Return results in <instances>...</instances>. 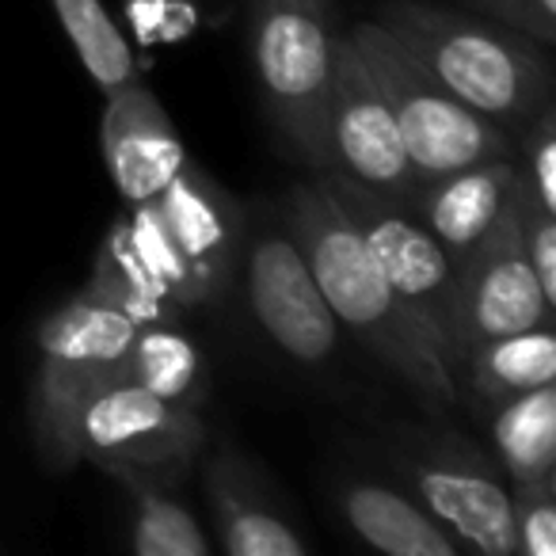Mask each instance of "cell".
Here are the masks:
<instances>
[{
    "label": "cell",
    "mask_w": 556,
    "mask_h": 556,
    "mask_svg": "<svg viewBox=\"0 0 556 556\" xmlns=\"http://www.w3.org/2000/svg\"><path fill=\"white\" fill-rule=\"evenodd\" d=\"M240 275L255 328L267 343L302 370H325L340 355V332L305 252L282 214L248 217L240 240Z\"/></svg>",
    "instance_id": "7"
},
{
    "label": "cell",
    "mask_w": 556,
    "mask_h": 556,
    "mask_svg": "<svg viewBox=\"0 0 556 556\" xmlns=\"http://www.w3.org/2000/svg\"><path fill=\"white\" fill-rule=\"evenodd\" d=\"M381 454L412 495L462 541L484 556H518L510 522V484L477 439L434 416L431 424H393Z\"/></svg>",
    "instance_id": "5"
},
{
    "label": "cell",
    "mask_w": 556,
    "mask_h": 556,
    "mask_svg": "<svg viewBox=\"0 0 556 556\" xmlns=\"http://www.w3.org/2000/svg\"><path fill=\"white\" fill-rule=\"evenodd\" d=\"M138 320L111 305L96 287L58 305L35 336V374L27 396V424L39 462L50 472L77 469L73 419L96 389L123 381V363Z\"/></svg>",
    "instance_id": "4"
},
{
    "label": "cell",
    "mask_w": 556,
    "mask_h": 556,
    "mask_svg": "<svg viewBox=\"0 0 556 556\" xmlns=\"http://www.w3.org/2000/svg\"><path fill=\"white\" fill-rule=\"evenodd\" d=\"M126 16L146 47H172L194 35L199 27V0H126Z\"/></svg>",
    "instance_id": "27"
},
{
    "label": "cell",
    "mask_w": 556,
    "mask_h": 556,
    "mask_svg": "<svg viewBox=\"0 0 556 556\" xmlns=\"http://www.w3.org/2000/svg\"><path fill=\"white\" fill-rule=\"evenodd\" d=\"M278 214L305 252L336 325L366 355L378 358L427 412H454L462 404V389L446 355L424 320L408 309V302L389 287L370 244L336 199L332 184L313 172V179L294 184L278 199Z\"/></svg>",
    "instance_id": "1"
},
{
    "label": "cell",
    "mask_w": 556,
    "mask_h": 556,
    "mask_svg": "<svg viewBox=\"0 0 556 556\" xmlns=\"http://www.w3.org/2000/svg\"><path fill=\"white\" fill-rule=\"evenodd\" d=\"M123 217H126V229H130V240H134V248H138L141 263H146L149 275L156 278V287L164 290V298H168L176 309L206 305L202 302V290H199V282H194L191 267L184 263L179 248L172 244L168 229H164L161 214H156V202L153 199L134 202L130 214H123Z\"/></svg>",
    "instance_id": "23"
},
{
    "label": "cell",
    "mask_w": 556,
    "mask_h": 556,
    "mask_svg": "<svg viewBox=\"0 0 556 556\" xmlns=\"http://www.w3.org/2000/svg\"><path fill=\"white\" fill-rule=\"evenodd\" d=\"M556 381V332L553 325L510 332L500 340H488L469 351V358L457 370L462 401L469 396L480 412L500 408L503 401L526 393L533 386Z\"/></svg>",
    "instance_id": "17"
},
{
    "label": "cell",
    "mask_w": 556,
    "mask_h": 556,
    "mask_svg": "<svg viewBox=\"0 0 556 556\" xmlns=\"http://www.w3.org/2000/svg\"><path fill=\"white\" fill-rule=\"evenodd\" d=\"M348 530L389 556H462L465 545L408 492L378 477H348L336 488Z\"/></svg>",
    "instance_id": "16"
},
{
    "label": "cell",
    "mask_w": 556,
    "mask_h": 556,
    "mask_svg": "<svg viewBox=\"0 0 556 556\" xmlns=\"http://www.w3.org/2000/svg\"><path fill=\"white\" fill-rule=\"evenodd\" d=\"M386 27L450 96L510 134L553 100V58L526 35L465 12L450 0H378Z\"/></svg>",
    "instance_id": "2"
},
{
    "label": "cell",
    "mask_w": 556,
    "mask_h": 556,
    "mask_svg": "<svg viewBox=\"0 0 556 556\" xmlns=\"http://www.w3.org/2000/svg\"><path fill=\"white\" fill-rule=\"evenodd\" d=\"M328 164L320 176H332L366 194L389 202H412L419 179L401 146V130L374 80L370 65L363 62L348 35H340L336 50L332 92H328L325 118Z\"/></svg>",
    "instance_id": "10"
},
{
    "label": "cell",
    "mask_w": 556,
    "mask_h": 556,
    "mask_svg": "<svg viewBox=\"0 0 556 556\" xmlns=\"http://www.w3.org/2000/svg\"><path fill=\"white\" fill-rule=\"evenodd\" d=\"M244 9L263 115L298 164L325 172V118L340 50L336 0H248Z\"/></svg>",
    "instance_id": "3"
},
{
    "label": "cell",
    "mask_w": 556,
    "mask_h": 556,
    "mask_svg": "<svg viewBox=\"0 0 556 556\" xmlns=\"http://www.w3.org/2000/svg\"><path fill=\"white\" fill-rule=\"evenodd\" d=\"M450 4L510 27L545 50L556 42V0H450Z\"/></svg>",
    "instance_id": "28"
},
{
    "label": "cell",
    "mask_w": 556,
    "mask_h": 556,
    "mask_svg": "<svg viewBox=\"0 0 556 556\" xmlns=\"http://www.w3.org/2000/svg\"><path fill=\"white\" fill-rule=\"evenodd\" d=\"M488 442L510 488L556 480V381L533 386L492 408Z\"/></svg>",
    "instance_id": "18"
},
{
    "label": "cell",
    "mask_w": 556,
    "mask_h": 556,
    "mask_svg": "<svg viewBox=\"0 0 556 556\" xmlns=\"http://www.w3.org/2000/svg\"><path fill=\"white\" fill-rule=\"evenodd\" d=\"M515 172L530 194L556 214V111L553 100L541 103L515 130Z\"/></svg>",
    "instance_id": "24"
},
{
    "label": "cell",
    "mask_w": 556,
    "mask_h": 556,
    "mask_svg": "<svg viewBox=\"0 0 556 556\" xmlns=\"http://www.w3.org/2000/svg\"><path fill=\"white\" fill-rule=\"evenodd\" d=\"M363 54L401 130L416 179H434L488 156H515V134L450 96L386 27L358 20L343 31Z\"/></svg>",
    "instance_id": "6"
},
{
    "label": "cell",
    "mask_w": 556,
    "mask_h": 556,
    "mask_svg": "<svg viewBox=\"0 0 556 556\" xmlns=\"http://www.w3.org/2000/svg\"><path fill=\"white\" fill-rule=\"evenodd\" d=\"M518 556H556V480L510 488Z\"/></svg>",
    "instance_id": "25"
},
{
    "label": "cell",
    "mask_w": 556,
    "mask_h": 556,
    "mask_svg": "<svg viewBox=\"0 0 556 556\" xmlns=\"http://www.w3.org/2000/svg\"><path fill=\"white\" fill-rule=\"evenodd\" d=\"M206 503L214 518L217 545L232 556H305L309 538L287 510L270 477L240 454L225 446L206 465Z\"/></svg>",
    "instance_id": "13"
},
{
    "label": "cell",
    "mask_w": 556,
    "mask_h": 556,
    "mask_svg": "<svg viewBox=\"0 0 556 556\" xmlns=\"http://www.w3.org/2000/svg\"><path fill=\"white\" fill-rule=\"evenodd\" d=\"M153 202L172 244L179 248L199 282L202 302H214L217 294L229 290L237 275L248 214L217 179H210L191 161L168 179V187Z\"/></svg>",
    "instance_id": "12"
},
{
    "label": "cell",
    "mask_w": 556,
    "mask_h": 556,
    "mask_svg": "<svg viewBox=\"0 0 556 556\" xmlns=\"http://www.w3.org/2000/svg\"><path fill=\"white\" fill-rule=\"evenodd\" d=\"M123 381L141 386L146 393H156L172 404H184V408H199L210 393V374L199 343L179 332L176 320L138 325L123 363Z\"/></svg>",
    "instance_id": "19"
},
{
    "label": "cell",
    "mask_w": 556,
    "mask_h": 556,
    "mask_svg": "<svg viewBox=\"0 0 556 556\" xmlns=\"http://www.w3.org/2000/svg\"><path fill=\"white\" fill-rule=\"evenodd\" d=\"M88 287L100 290L111 305H118L138 325H156V320L179 317V309L164 298V290L156 287V278L141 263L138 248L130 240V229H126V217H118L108 229V237L100 240V248H96Z\"/></svg>",
    "instance_id": "22"
},
{
    "label": "cell",
    "mask_w": 556,
    "mask_h": 556,
    "mask_svg": "<svg viewBox=\"0 0 556 556\" xmlns=\"http://www.w3.org/2000/svg\"><path fill=\"white\" fill-rule=\"evenodd\" d=\"M100 149L111 184L126 206L156 199L191 156L164 103L141 80L108 92L100 118Z\"/></svg>",
    "instance_id": "14"
},
{
    "label": "cell",
    "mask_w": 556,
    "mask_h": 556,
    "mask_svg": "<svg viewBox=\"0 0 556 556\" xmlns=\"http://www.w3.org/2000/svg\"><path fill=\"white\" fill-rule=\"evenodd\" d=\"M50 9H54L65 39L73 42L80 65H85L88 77L96 80V88L103 96L141 80L130 39L115 24V16L108 12L103 0H50Z\"/></svg>",
    "instance_id": "21"
},
{
    "label": "cell",
    "mask_w": 556,
    "mask_h": 556,
    "mask_svg": "<svg viewBox=\"0 0 556 556\" xmlns=\"http://www.w3.org/2000/svg\"><path fill=\"white\" fill-rule=\"evenodd\" d=\"M332 184L340 206L363 232L378 260L389 287L408 302V309L427 325L434 343L446 355L450 370H462V305H457V270L450 255L431 232L419 225V217L408 210V202H389L378 194H366L351 184L325 176Z\"/></svg>",
    "instance_id": "9"
},
{
    "label": "cell",
    "mask_w": 556,
    "mask_h": 556,
    "mask_svg": "<svg viewBox=\"0 0 556 556\" xmlns=\"http://www.w3.org/2000/svg\"><path fill=\"white\" fill-rule=\"evenodd\" d=\"M206 442L199 408H184L130 381H111L80 404L73 419V450L80 465L108 477L184 480Z\"/></svg>",
    "instance_id": "8"
},
{
    "label": "cell",
    "mask_w": 556,
    "mask_h": 556,
    "mask_svg": "<svg viewBox=\"0 0 556 556\" xmlns=\"http://www.w3.org/2000/svg\"><path fill=\"white\" fill-rule=\"evenodd\" d=\"M130 500V553L138 556H210L214 538L202 530L194 510L172 492L168 480L153 477H111Z\"/></svg>",
    "instance_id": "20"
},
{
    "label": "cell",
    "mask_w": 556,
    "mask_h": 556,
    "mask_svg": "<svg viewBox=\"0 0 556 556\" xmlns=\"http://www.w3.org/2000/svg\"><path fill=\"white\" fill-rule=\"evenodd\" d=\"M518 179L507 210L495 229L457 263V305H462V363L472 348L526 328L553 325L556 305L541 294L538 275L522 248V217H518Z\"/></svg>",
    "instance_id": "11"
},
{
    "label": "cell",
    "mask_w": 556,
    "mask_h": 556,
    "mask_svg": "<svg viewBox=\"0 0 556 556\" xmlns=\"http://www.w3.org/2000/svg\"><path fill=\"white\" fill-rule=\"evenodd\" d=\"M518 191H522V199H518V217H522L526 260H530L533 275H538L541 294L556 305V214L533 199L522 179H518Z\"/></svg>",
    "instance_id": "26"
},
{
    "label": "cell",
    "mask_w": 556,
    "mask_h": 556,
    "mask_svg": "<svg viewBox=\"0 0 556 556\" xmlns=\"http://www.w3.org/2000/svg\"><path fill=\"white\" fill-rule=\"evenodd\" d=\"M515 156H488V161L465 164V168L446 172V176L419 179L408 210L439 240L457 270V263L503 217L510 194H515Z\"/></svg>",
    "instance_id": "15"
}]
</instances>
